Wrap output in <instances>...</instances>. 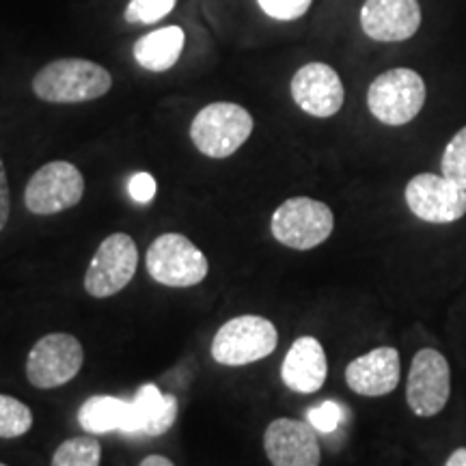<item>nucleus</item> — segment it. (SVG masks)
<instances>
[{"mask_svg": "<svg viewBox=\"0 0 466 466\" xmlns=\"http://www.w3.org/2000/svg\"><path fill=\"white\" fill-rule=\"evenodd\" d=\"M313 0H258V5L266 15L281 22L299 20L311 9Z\"/></svg>", "mask_w": 466, "mask_h": 466, "instance_id": "25", "label": "nucleus"}, {"mask_svg": "<svg viewBox=\"0 0 466 466\" xmlns=\"http://www.w3.org/2000/svg\"><path fill=\"white\" fill-rule=\"evenodd\" d=\"M127 188H130V197L137 203H141V206H145V203H151L156 197L154 175H149V173L132 175L130 186H127Z\"/></svg>", "mask_w": 466, "mask_h": 466, "instance_id": "26", "label": "nucleus"}, {"mask_svg": "<svg viewBox=\"0 0 466 466\" xmlns=\"http://www.w3.org/2000/svg\"><path fill=\"white\" fill-rule=\"evenodd\" d=\"M134 417H137V430L134 436H162L173 428L177 419V398L171 393H162L156 384H143L132 400Z\"/></svg>", "mask_w": 466, "mask_h": 466, "instance_id": "18", "label": "nucleus"}, {"mask_svg": "<svg viewBox=\"0 0 466 466\" xmlns=\"http://www.w3.org/2000/svg\"><path fill=\"white\" fill-rule=\"evenodd\" d=\"M307 419H309L307 423L311 425L316 432L330 434L339 428V423L343 419V408L333 400H326V401H322V404L309 408Z\"/></svg>", "mask_w": 466, "mask_h": 466, "instance_id": "24", "label": "nucleus"}, {"mask_svg": "<svg viewBox=\"0 0 466 466\" xmlns=\"http://www.w3.org/2000/svg\"><path fill=\"white\" fill-rule=\"evenodd\" d=\"M85 360L80 341L69 333H50L31 348L26 378L35 389H56L78 376Z\"/></svg>", "mask_w": 466, "mask_h": 466, "instance_id": "9", "label": "nucleus"}, {"mask_svg": "<svg viewBox=\"0 0 466 466\" xmlns=\"http://www.w3.org/2000/svg\"><path fill=\"white\" fill-rule=\"evenodd\" d=\"M445 466H466V447H458L456 451H451Z\"/></svg>", "mask_w": 466, "mask_h": 466, "instance_id": "28", "label": "nucleus"}, {"mask_svg": "<svg viewBox=\"0 0 466 466\" xmlns=\"http://www.w3.org/2000/svg\"><path fill=\"white\" fill-rule=\"evenodd\" d=\"M138 466H175V464L165 456H147Z\"/></svg>", "mask_w": 466, "mask_h": 466, "instance_id": "29", "label": "nucleus"}, {"mask_svg": "<svg viewBox=\"0 0 466 466\" xmlns=\"http://www.w3.org/2000/svg\"><path fill=\"white\" fill-rule=\"evenodd\" d=\"M404 199L408 209L430 225H451L466 217V190L445 175H415L406 184Z\"/></svg>", "mask_w": 466, "mask_h": 466, "instance_id": "10", "label": "nucleus"}, {"mask_svg": "<svg viewBox=\"0 0 466 466\" xmlns=\"http://www.w3.org/2000/svg\"><path fill=\"white\" fill-rule=\"evenodd\" d=\"M359 17L360 28L370 39L400 44L415 37L423 14L419 0H365Z\"/></svg>", "mask_w": 466, "mask_h": 466, "instance_id": "14", "label": "nucleus"}, {"mask_svg": "<svg viewBox=\"0 0 466 466\" xmlns=\"http://www.w3.org/2000/svg\"><path fill=\"white\" fill-rule=\"evenodd\" d=\"M279 346V330L268 318L240 316L225 322L212 339V359L225 367H242L270 357Z\"/></svg>", "mask_w": 466, "mask_h": 466, "instance_id": "5", "label": "nucleus"}, {"mask_svg": "<svg viewBox=\"0 0 466 466\" xmlns=\"http://www.w3.org/2000/svg\"><path fill=\"white\" fill-rule=\"evenodd\" d=\"M451 398V365L434 348H421L410 360L406 404L415 417L432 419L445 410Z\"/></svg>", "mask_w": 466, "mask_h": 466, "instance_id": "7", "label": "nucleus"}, {"mask_svg": "<svg viewBox=\"0 0 466 466\" xmlns=\"http://www.w3.org/2000/svg\"><path fill=\"white\" fill-rule=\"evenodd\" d=\"M138 248L127 233H113L97 247L89 270L85 275V289L93 299H110L119 294L137 275Z\"/></svg>", "mask_w": 466, "mask_h": 466, "instance_id": "11", "label": "nucleus"}, {"mask_svg": "<svg viewBox=\"0 0 466 466\" xmlns=\"http://www.w3.org/2000/svg\"><path fill=\"white\" fill-rule=\"evenodd\" d=\"M441 175L466 190V126L453 134L442 151Z\"/></svg>", "mask_w": 466, "mask_h": 466, "instance_id": "22", "label": "nucleus"}, {"mask_svg": "<svg viewBox=\"0 0 466 466\" xmlns=\"http://www.w3.org/2000/svg\"><path fill=\"white\" fill-rule=\"evenodd\" d=\"M208 258L182 233H162L147 250V272L167 288H192L208 277Z\"/></svg>", "mask_w": 466, "mask_h": 466, "instance_id": "6", "label": "nucleus"}, {"mask_svg": "<svg viewBox=\"0 0 466 466\" xmlns=\"http://www.w3.org/2000/svg\"><path fill=\"white\" fill-rule=\"evenodd\" d=\"M80 428L86 434H108L121 432L134 436L137 417H134L132 401L113 398V395H93L78 410Z\"/></svg>", "mask_w": 466, "mask_h": 466, "instance_id": "17", "label": "nucleus"}, {"mask_svg": "<svg viewBox=\"0 0 466 466\" xmlns=\"http://www.w3.org/2000/svg\"><path fill=\"white\" fill-rule=\"evenodd\" d=\"M0 466H7V464H3V462H0Z\"/></svg>", "mask_w": 466, "mask_h": 466, "instance_id": "30", "label": "nucleus"}, {"mask_svg": "<svg viewBox=\"0 0 466 466\" xmlns=\"http://www.w3.org/2000/svg\"><path fill=\"white\" fill-rule=\"evenodd\" d=\"M11 212V199H9V182L7 171H5V162L0 158V231L5 229Z\"/></svg>", "mask_w": 466, "mask_h": 466, "instance_id": "27", "label": "nucleus"}, {"mask_svg": "<svg viewBox=\"0 0 466 466\" xmlns=\"http://www.w3.org/2000/svg\"><path fill=\"white\" fill-rule=\"evenodd\" d=\"M329 378V359L316 337L305 335L291 343L281 365V380L289 391L318 393Z\"/></svg>", "mask_w": 466, "mask_h": 466, "instance_id": "16", "label": "nucleus"}, {"mask_svg": "<svg viewBox=\"0 0 466 466\" xmlns=\"http://www.w3.org/2000/svg\"><path fill=\"white\" fill-rule=\"evenodd\" d=\"M428 86L410 67H393L374 78L367 89V108L384 126L400 127L417 119L425 106Z\"/></svg>", "mask_w": 466, "mask_h": 466, "instance_id": "3", "label": "nucleus"}, {"mask_svg": "<svg viewBox=\"0 0 466 466\" xmlns=\"http://www.w3.org/2000/svg\"><path fill=\"white\" fill-rule=\"evenodd\" d=\"M186 46V33L179 26H165L137 39L134 61L147 72H167L179 61Z\"/></svg>", "mask_w": 466, "mask_h": 466, "instance_id": "19", "label": "nucleus"}, {"mask_svg": "<svg viewBox=\"0 0 466 466\" xmlns=\"http://www.w3.org/2000/svg\"><path fill=\"white\" fill-rule=\"evenodd\" d=\"M85 195V177L72 162L55 160L33 173L25 190V206L37 217H52L78 206Z\"/></svg>", "mask_w": 466, "mask_h": 466, "instance_id": "8", "label": "nucleus"}, {"mask_svg": "<svg viewBox=\"0 0 466 466\" xmlns=\"http://www.w3.org/2000/svg\"><path fill=\"white\" fill-rule=\"evenodd\" d=\"M401 378L400 352L391 346L370 350L363 357L350 360L346 384L350 391L363 398H384L398 389Z\"/></svg>", "mask_w": 466, "mask_h": 466, "instance_id": "15", "label": "nucleus"}, {"mask_svg": "<svg viewBox=\"0 0 466 466\" xmlns=\"http://www.w3.org/2000/svg\"><path fill=\"white\" fill-rule=\"evenodd\" d=\"M289 91L296 106L318 119L335 116L346 102V89L337 69L319 61L302 66L291 78Z\"/></svg>", "mask_w": 466, "mask_h": 466, "instance_id": "12", "label": "nucleus"}, {"mask_svg": "<svg viewBox=\"0 0 466 466\" xmlns=\"http://www.w3.org/2000/svg\"><path fill=\"white\" fill-rule=\"evenodd\" d=\"M177 0H130L124 11L127 25H156L171 14Z\"/></svg>", "mask_w": 466, "mask_h": 466, "instance_id": "23", "label": "nucleus"}, {"mask_svg": "<svg viewBox=\"0 0 466 466\" xmlns=\"http://www.w3.org/2000/svg\"><path fill=\"white\" fill-rule=\"evenodd\" d=\"M335 229V214L311 197H291L275 209L270 231L275 240L294 250H311L324 244Z\"/></svg>", "mask_w": 466, "mask_h": 466, "instance_id": "4", "label": "nucleus"}, {"mask_svg": "<svg viewBox=\"0 0 466 466\" xmlns=\"http://www.w3.org/2000/svg\"><path fill=\"white\" fill-rule=\"evenodd\" d=\"M113 86V76L100 63L86 58H58L39 69L33 93L48 104H83L104 97Z\"/></svg>", "mask_w": 466, "mask_h": 466, "instance_id": "1", "label": "nucleus"}, {"mask_svg": "<svg viewBox=\"0 0 466 466\" xmlns=\"http://www.w3.org/2000/svg\"><path fill=\"white\" fill-rule=\"evenodd\" d=\"M102 445L96 434L74 436L58 445L50 466H100Z\"/></svg>", "mask_w": 466, "mask_h": 466, "instance_id": "20", "label": "nucleus"}, {"mask_svg": "<svg viewBox=\"0 0 466 466\" xmlns=\"http://www.w3.org/2000/svg\"><path fill=\"white\" fill-rule=\"evenodd\" d=\"M264 450L272 466H319L322 462L316 430L299 419L279 417L268 425Z\"/></svg>", "mask_w": 466, "mask_h": 466, "instance_id": "13", "label": "nucleus"}, {"mask_svg": "<svg viewBox=\"0 0 466 466\" xmlns=\"http://www.w3.org/2000/svg\"><path fill=\"white\" fill-rule=\"evenodd\" d=\"M253 127V115L240 104L214 102L192 119L190 141L208 158L223 160L248 141Z\"/></svg>", "mask_w": 466, "mask_h": 466, "instance_id": "2", "label": "nucleus"}, {"mask_svg": "<svg viewBox=\"0 0 466 466\" xmlns=\"http://www.w3.org/2000/svg\"><path fill=\"white\" fill-rule=\"evenodd\" d=\"M33 428V412L25 401L0 393V439H20Z\"/></svg>", "mask_w": 466, "mask_h": 466, "instance_id": "21", "label": "nucleus"}]
</instances>
